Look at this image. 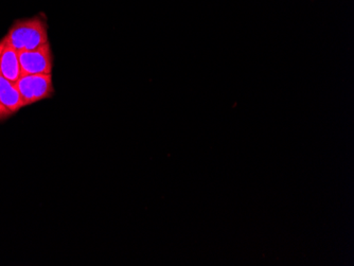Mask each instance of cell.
Instances as JSON below:
<instances>
[{"instance_id":"3","label":"cell","mask_w":354,"mask_h":266,"mask_svg":"<svg viewBox=\"0 0 354 266\" xmlns=\"http://www.w3.org/2000/svg\"><path fill=\"white\" fill-rule=\"evenodd\" d=\"M21 75H53V57L50 43L32 50L19 51Z\"/></svg>"},{"instance_id":"2","label":"cell","mask_w":354,"mask_h":266,"mask_svg":"<svg viewBox=\"0 0 354 266\" xmlns=\"http://www.w3.org/2000/svg\"><path fill=\"white\" fill-rule=\"evenodd\" d=\"M15 86L25 106L51 98L55 93L53 75H21Z\"/></svg>"},{"instance_id":"4","label":"cell","mask_w":354,"mask_h":266,"mask_svg":"<svg viewBox=\"0 0 354 266\" xmlns=\"http://www.w3.org/2000/svg\"><path fill=\"white\" fill-rule=\"evenodd\" d=\"M0 71L6 79L13 83L21 75L19 51L14 48L6 37L0 41Z\"/></svg>"},{"instance_id":"1","label":"cell","mask_w":354,"mask_h":266,"mask_svg":"<svg viewBox=\"0 0 354 266\" xmlns=\"http://www.w3.org/2000/svg\"><path fill=\"white\" fill-rule=\"evenodd\" d=\"M6 37L16 50H32L49 41L47 23L41 17L19 19L10 28Z\"/></svg>"},{"instance_id":"6","label":"cell","mask_w":354,"mask_h":266,"mask_svg":"<svg viewBox=\"0 0 354 266\" xmlns=\"http://www.w3.org/2000/svg\"><path fill=\"white\" fill-rule=\"evenodd\" d=\"M11 115V113L6 108L5 105L0 102V121L6 120V119L9 118Z\"/></svg>"},{"instance_id":"5","label":"cell","mask_w":354,"mask_h":266,"mask_svg":"<svg viewBox=\"0 0 354 266\" xmlns=\"http://www.w3.org/2000/svg\"><path fill=\"white\" fill-rule=\"evenodd\" d=\"M0 102L5 105L6 108L12 115L25 107V103L16 88L15 83L6 79L1 71H0Z\"/></svg>"}]
</instances>
